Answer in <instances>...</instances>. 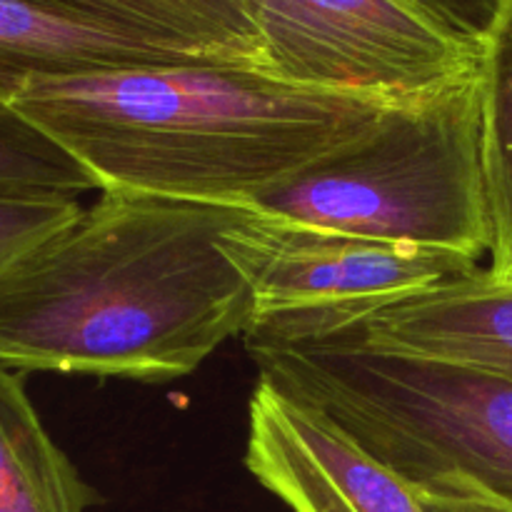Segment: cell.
<instances>
[{"label": "cell", "mask_w": 512, "mask_h": 512, "mask_svg": "<svg viewBox=\"0 0 512 512\" xmlns=\"http://www.w3.org/2000/svg\"><path fill=\"white\" fill-rule=\"evenodd\" d=\"M220 248L253 298V318H370L388 305L483 273L480 263L245 210Z\"/></svg>", "instance_id": "cell-6"}, {"label": "cell", "mask_w": 512, "mask_h": 512, "mask_svg": "<svg viewBox=\"0 0 512 512\" xmlns=\"http://www.w3.org/2000/svg\"><path fill=\"white\" fill-rule=\"evenodd\" d=\"M95 500L45 430L23 378L0 365V512H88Z\"/></svg>", "instance_id": "cell-10"}, {"label": "cell", "mask_w": 512, "mask_h": 512, "mask_svg": "<svg viewBox=\"0 0 512 512\" xmlns=\"http://www.w3.org/2000/svg\"><path fill=\"white\" fill-rule=\"evenodd\" d=\"M10 105L100 190L245 208L360 138L393 103L303 88L260 65L193 60L35 80Z\"/></svg>", "instance_id": "cell-2"}, {"label": "cell", "mask_w": 512, "mask_h": 512, "mask_svg": "<svg viewBox=\"0 0 512 512\" xmlns=\"http://www.w3.org/2000/svg\"><path fill=\"white\" fill-rule=\"evenodd\" d=\"M370 345L448 360L512 383V283L483 273L388 305L365 320Z\"/></svg>", "instance_id": "cell-9"}, {"label": "cell", "mask_w": 512, "mask_h": 512, "mask_svg": "<svg viewBox=\"0 0 512 512\" xmlns=\"http://www.w3.org/2000/svg\"><path fill=\"white\" fill-rule=\"evenodd\" d=\"M245 465L290 512H423L410 485L265 380L250 398Z\"/></svg>", "instance_id": "cell-7"}, {"label": "cell", "mask_w": 512, "mask_h": 512, "mask_svg": "<svg viewBox=\"0 0 512 512\" xmlns=\"http://www.w3.org/2000/svg\"><path fill=\"white\" fill-rule=\"evenodd\" d=\"M365 320L250 323L243 338L260 380L325 415L418 495L485 490L512 505L510 380L375 348Z\"/></svg>", "instance_id": "cell-3"}, {"label": "cell", "mask_w": 512, "mask_h": 512, "mask_svg": "<svg viewBox=\"0 0 512 512\" xmlns=\"http://www.w3.org/2000/svg\"><path fill=\"white\" fill-rule=\"evenodd\" d=\"M423 512H512V505L485 490H458V493L418 495Z\"/></svg>", "instance_id": "cell-16"}, {"label": "cell", "mask_w": 512, "mask_h": 512, "mask_svg": "<svg viewBox=\"0 0 512 512\" xmlns=\"http://www.w3.org/2000/svg\"><path fill=\"white\" fill-rule=\"evenodd\" d=\"M245 210L480 263L493 240L480 70L388 105L360 138L260 190Z\"/></svg>", "instance_id": "cell-4"}, {"label": "cell", "mask_w": 512, "mask_h": 512, "mask_svg": "<svg viewBox=\"0 0 512 512\" xmlns=\"http://www.w3.org/2000/svg\"><path fill=\"white\" fill-rule=\"evenodd\" d=\"M483 158L490 203V265L493 283H512V3L485 43L480 65Z\"/></svg>", "instance_id": "cell-12"}, {"label": "cell", "mask_w": 512, "mask_h": 512, "mask_svg": "<svg viewBox=\"0 0 512 512\" xmlns=\"http://www.w3.org/2000/svg\"><path fill=\"white\" fill-rule=\"evenodd\" d=\"M503 3H505V8H508V5L512 3V0H503Z\"/></svg>", "instance_id": "cell-17"}, {"label": "cell", "mask_w": 512, "mask_h": 512, "mask_svg": "<svg viewBox=\"0 0 512 512\" xmlns=\"http://www.w3.org/2000/svg\"><path fill=\"white\" fill-rule=\"evenodd\" d=\"M243 213L100 190L0 275V365L143 383L198 370L253 318L220 248Z\"/></svg>", "instance_id": "cell-1"}, {"label": "cell", "mask_w": 512, "mask_h": 512, "mask_svg": "<svg viewBox=\"0 0 512 512\" xmlns=\"http://www.w3.org/2000/svg\"><path fill=\"white\" fill-rule=\"evenodd\" d=\"M0 185L65 198L100 193V183L85 165L5 103H0Z\"/></svg>", "instance_id": "cell-13"}, {"label": "cell", "mask_w": 512, "mask_h": 512, "mask_svg": "<svg viewBox=\"0 0 512 512\" xmlns=\"http://www.w3.org/2000/svg\"><path fill=\"white\" fill-rule=\"evenodd\" d=\"M440 20L468 38L488 43L490 33L503 15V0H420Z\"/></svg>", "instance_id": "cell-15"}, {"label": "cell", "mask_w": 512, "mask_h": 512, "mask_svg": "<svg viewBox=\"0 0 512 512\" xmlns=\"http://www.w3.org/2000/svg\"><path fill=\"white\" fill-rule=\"evenodd\" d=\"M220 63H255L260 40L243 0H33Z\"/></svg>", "instance_id": "cell-11"}, {"label": "cell", "mask_w": 512, "mask_h": 512, "mask_svg": "<svg viewBox=\"0 0 512 512\" xmlns=\"http://www.w3.org/2000/svg\"><path fill=\"white\" fill-rule=\"evenodd\" d=\"M268 73L328 93L405 103L475 75L485 43L420 0H243Z\"/></svg>", "instance_id": "cell-5"}, {"label": "cell", "mask_w": 512, "mask_h": 512, "mask_svg": "<svg viewBox=\"0 0 512 512\" xmlns=\"http://www.w3.org/2000/svg\"><path fill=\"white\" fill-rule=\"evenodd\" d=\"M80 210L78 198L0 185V275L35 245L73 223Z\"/></svg>", "instance_id": "cell-14"}, {"label": "cell", "mask_w": 512, "mask_h": 512, "mask_svg": "<svg viewBox=\"0 0 512 512\" xmlns=\"http://www.w3.org/2000/svg\"><path fill=\"white\" fill-rule=\"evenodd\" d=\"M193 60L205 58L33 0H0V103L5 105L35 80Z\"/></svg>", "instance_id": "cell-8"}]
</instances>
